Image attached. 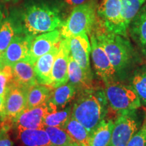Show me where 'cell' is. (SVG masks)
<instances>
[{
    "mask_svg": "<svg viewBox=\"0 0 146 146\" xmlns=\"http://www.w3.org/2000/svg\"><path fill=\"white\" fill-rule=\"evenodd\" d=\"M34 65L35 63L27 58L12 66L14 83L25 89L37 85Z\"/></svg>",
    "mask_w": 146,
    "mask_h": 146,
    "instance_id": "9a60e30c",
    "label": "cell"
},
{
    "mask_svg": "<svg viewBox=\"0 0 146 146\" xmlns=\"http://www.w3.org/2000/svg\"><path fill=\"white\" fill-rule=\"evenodd\" d=\"M139 122L135 110L119 113L114 122L110 146H127L132 137L139 130Z\"/></svg>",
    "mask_w": 146,
    "mask_h": 146,
    "instance_id": "52a82bcc",
    "label": "cell"
},
{
    "mask_svg": "<svg viewBox=\"0 0 146 146\" xmlns=\"http://www.w3.org/2000/svg\"><path fill=\"white\" fill-rule=\"evenodd\" d=\"M5 1H9V2H16V1H18V0H4Z\"/></svg>",
    "mask_w": 146,
    "mask_h": 146,
    "instance_id": "e575fe53",
    "label": "cell"
},
{
    "mask_svg": "<svg viewBox=\"0 0 146 146\" xmlns=\"http://www.w3.org/2000/svg\"><path fill=\"white\" fill-rule=\"evenodd\" d=\"M5 99L0 96V121L5 120Z\"/></svg>",
    "mask_w": 146,
    "mask_h": 146,
    "instance_id": "1f68e13d",
    "label": "cell"
},
{
    "mask_svg": "<svg viewBox=\"0 0 146 146\" xmlns=\"http://www.w3.org/2000/svg\"><path fill=\"white\" fill-rule=\"evenodd\" d=\"M16 135L24 146H52L44 129L16 130Z\"/></svg>",
    "mask_w": 146,
    "mask_h": 146,
    "instance_id": "e0dca14e",
    "label": "cell"
},
{
    "mask_svg": "<svg viewBox=\"0 0 146 146\" xmlns=\"http://www.w3.org/2000/svg\"><path fill=\"white\" fill-rule=\"evenodd\" d=\"M52 146H79L66 131L59 127H44Z\"/></svg>",
    "mask_w": 146,
    "mask_h": 146,
    "instance_id": "d4e9b609",
    "label": "cell"
},
{
    "mask_svg": "<svg viewBox=\"0 0 146 146\" xmlns=\"http://www.w3.org/2000/svg\"><path fill=\"white\" fill-rule=\"evenodd\" d=\"M10 19L16 35L31 36L58 29L64 23L60 10L45 3L29 5Z\"/></svg>",
    "mask_w": 146,
    "mask_h": 146,
    "instance_id": "6da1fadb",
    "label": "cell"
},
{
    "mask_svg": "<svg viewBox=\"0 0 146 146\" xmlns=\"http://www.w3.org/2000/svg\"><path fill=\"white\" fill-rule=\"evenodd\" d=\"M108 106L104 90L92 87L81 91L72 106L71 116L91 134L105 118Z\"/></svg>",
    "mask_w": 146,
    "mask_h": 146,
    "instance_id": "7a4b0ae2",
    "label": "cell"
},
{
    "mask_svg": "<svg viewBox=\"0 0 146 146\" xmlns=\"http://www.w3.org/2000/svg\"><path fill=\"white\" fill-rule=\"evenodd\" d=\"M70 45L68 39L60 41L59 51L54 60L52 70L53 89L64 85L68 82V60Z\"/></svg>",
    "mask_w": 146,
    "mask_h": 146,
    "instance_id": "7c38bea8",
    "label": "cell"
},
{
    "mask_svg": "<svg viewBox=\"0 0 146 146\" xmlns=\"http://www.w3.org/2000/svg\"><path fill=\"white\" fill-rule=\"evenodd\" d=\"M129 32L139 45L146 49V4H144L129 25Z\"/></svg>",
    "mask_w": 146,
    "mask_h": 146,
    "instance_id": "ac0fdd59",
    "label": "cell"
},
{
    "mask_svg": "<svg viewBox=\"0 0 146 146\" xmlns=\"http://www.w3.org/2000/svg\"><path fill=\"white\" fill-rule=\"evenodd\" d=\"M76 89L70 83L56 87L53 89L48 102L56 107L57 110L64 109L75 96Z\"/></svg>",
    "mask_w": 146,
    "mask_h": 146,
    "instance_id": "44dd1931",
    "label": "cell"
},
{
    "mask_svg": "<svg viewBox=\"0 0 146 146\" xmlns=\"http://www.w3.org/2000/svg\"><path fill=\"white\" fill-rule=\"evenodd\" d=\"M53 89L52 87L40 84L27 89V108L39 106L48 102Z\"/></svg>",
    "mask_w": 146,
    "mask_h": 146,
    "instance_id": "7402d4cb",
    "label": "cell"
},
{
    "mask_svg": "<svg viewBox=\"0 0 146 146\" xmlns=\"http://www.w3.org/2000/svg\"><path fill=\"white\" fill-rule=\"evenodd\" d=\"M132 86L139 98L141 104L146 106V68H142L133 78Z\"/></svg>",
    "mask_w": 146,
    "mask_h": 146,
    "instance_id": "83f0119b",
    "label": "cell"
},
{
    "mask_svg": "<svg viewBox=\"0 0 146 146\" xmlns=\"http://www.w3.org/2000/svg\"><path fill=\"white\" fill-rule=\"evenodd\" d=\"M35 36L16 35L0 56V69L5 66H13L18 62L29 57V50Z\"/></svg>",
    "mask_w": 146,
    "mask_h": 146,
    "instance_id": "8fae6325",
    "label": "cell"
},
{
    "mask_svg": "<svg viewBox=\"0 0 146 146\" xmlns=\"http://www.w3.org/2000/svg\"><path fill=\"white\" fill-rule=\"evenodd\" d=\"M91 33L104 49L116 72L125 70L130 65L134 51L127 37L108 31L98 18Z\"/></svg>",
    "mask_w": 146,
    "mask_h": 146,
    "instance_id": "3957f363",
    "label": "cell"
},
{
    "mask_svg": "<svg viewBox=\"0 0 146 146\" xmlns=\"http://www.w3.org/2000/svg\"><path fill=\"white\" fill-rule=\"evenodd\" d=\"M90 0H64V1L67 4L71 6H77V5L83 4Z\"/></svg>",
    "mask_w": 146,
    "mask_h": 146,
    "instance_id": "d6a6232c",
    "label": "cell"
},
{
    "mask_svg": "<svg viewBox=\"0 0 146 146\" xmlns=\"http://www.w3.org/2000/svg\"><path fill=\"white\" fill-rule=\"evenodd\" d=\"M68 81L80 91L92 88V81H89L77 62L70 56L68 60Z\"/></svg>",
    "mask_w": 146,
    "mask_h": 146,
    "instance_id": "ffe728a7",
    "label": "cell"
},
{
    "mask_svg": "<svg viewBox=\"0 0 146 146\" xmlns=\"http://www.w3.org/2000/svg\"><path fill=\"white\" fill-rule=\"evenodd\" d=\"M62 129L66 131L79 146H89L90 133L86 128L72 116Z\"/></svg>",
    "mask_w": 146,
    "mask_h": 146,
    "instance_id": "603a6c76",
    "label": "cell"
},
{
    "mask_svg": "<svg viewBox=\"0 0 146 146\" xmlns=\"http://www.w3.org/2000/svg\"><path fill=\"white\" fill-rule=\"evenodd\" d=\"M57 110L56 107L49 102L39 106L26 108L14 120L12 127L16 130L43 129L45 116Z\"/></svg>",
    "mask_w": 146,
    "mask_h": 146,
    "instance_id": "ba28073f",
    "label": "cell"
},
{
    "mask_svg": "<svg viewBox=\"0 0 146 146\" xmlns=\"http://www.w3.org/2000/svg\"><path fill=\"white\" fill-rule=\"evenodd\" d=\"M70 45V54L79 66L89 81H92L89 56L91 54V43L87 33L68 38Z\"/></svg>",
    "mask_w": 146,
    "mask_h": 146,
    "instance_id": "30bf717a",
    "label": "cell"
},
{
    "mask_svg": "<svg viewBox=\"0 0 146 146\" xmlns=\"http://www.w3.org/2000/svg\"><path fill=\"white\" fill-rule=\"evenodd\" d=\"M3 15L2 12L0 10V26H1V23H2V21H3Z\"/></svg>",
    "mask_w": 146,
    "mask_h": 146,
    "instance_id": "836d02e7",
    "label": "cell"
},
{
    "mask_svg": "<svg viewBox=\"0 0 146 146\" xmlns=\"http://www.w3.org/2000/svg\"><path fill=\"white\" fill-rule=\"evenodd\" d=\"M14 84L12 68L10 66H5L0 69V96L5 99L7 92Z\"/></svg>",
    "mask_w": 146,
    "mask_h": 146,
    "instance_id": "f1b7e54d",
    "label": "cell"
},
{
    "mask_svg": "<svg viewBox=\"0 0 146 146\" xmlns=\"http://www.w3.org/2000/svg\"><path fill=\"white\" fill-rule=\"evenodd\" d=\"M98 0H90L74 7L72 12L60 27L62 39L87 33L89 35L98 21Z\"/></svg>",
    "mask_w": 146,
    "mask_h": 146,
    "instance_id": "277c9868",
    "label": "cell"
},
{
    "mask_svg": "<svg viewBox=\"0 0 146 146\" xmlns=\"http://www.w3.org/2000/svg\"><path fill=\"white\" fill-rule=\"evenodd\" d=\"M127 146H146V119L135 134L132 137Z\"/></svg>",
    "mask_w": 146,
    "mask_h": 146,
    "instance_id": "f546056e",
    "label": "cell"
},
{
    "mask_svg": "<svg viewBox=\"0 0 146 146\" xmlns=\"http://www.w3.org/2000/svg\"><path fill=\"white\" fill-rule=\"evenodd\" d=\"M1 53H0V56H1Z\"/></svg>",
    "mask_w": 146,
    "mask_h": 146,
    "instance_id": "d590c367",
    "label": "cell"
},
{
    "mask_svg": "<svg viewBox=\"0 0 146 146\" xmlns=\"http://www.w3.org/2000/svg\"><path fill=\"white\" fill-rule=\"evenodd\" d=\"M62 39L59 29L35 36L29 50V58L35 63L38 58L50 52Z\"/></svg>",
    "mask_w": 146,
    "mask_h": 146,
    "instance_id": "5bb4252c",
    "label": "cell"
},
{
    "mask_svg": "<svg viewBox=\"0 0 146 146\" xmlns=\"http://www.w3.org/2000/svg\"><path fill=\"white\" fill-rule=\"evenodd\" d=\"M91 43V59L96 73L104 83L114 81L116 71L111 63L108 56L97 40L93 33L89 34Z\"/></svg>",
    "mask_w": 146,
    "mask_h": 146,
    "instance_id": "9c48e42d",
    "label": "cell"
},
{
    "mask_svg": "<svg viewBox=\"0 0 146 146\" xmlns=\"http://www.w3.org/2000/svg\"><path fill=\"white\" fill-rule=\"evenodd\" d=\"M114 122L104 119L89 137V146H110Z\"/></svg>",
    "mask_w": 146,
    "mask_h": 146,
    "instance_id": "d6986e66",
    "label": "cell"
},
{
    "mask_svg": "<svg viewBox=\"0 0 146 146\" xmlns=\"http://www.w3.org/2000/svg\"><path fill=\"white\" fill-rule=\"evenodd\" d=\"M16 31L10 18L3 20L0 26V53L2 54L16 35Z\"/></svg>",
    "mask_w": 146,
    "mask_h": 146,
    "instance_id": "4316f807",
    "label": "cell"
},
{
    "mask_svg": "<svg viewBox=\"0 0 146 146\" xmlns=\"http://www.w3.org/2000/svg\"><path fill=\"white\" fill-rule=\"evenodd\" d=\"M72 106H68L62 110L50 113L44 119V127H56L63 129L71 116Z\"/></svg>",
    "mask_w": 146,
    "mask_h": 146,
    "instance_id": "484cf974",
    "label": "cell"
},
{
    "mask_svg": "<svg viewBox=\"0 0 146 146\" xmlns=\"http://www.w3.org/2000/svg\"><path fill=\"white\" fill-rule=\"evenodd\" d=\"M12 125L8 122H1L0 125V146H13L14 141L10 135Z\"/></svg>",
    "mask_w": 146,
    "mask_h": 146,
    "instance_id": "4dcf8cb0",
    "label": "cell"
},
{
    "mask_svg": "<svg viewBox=\"0 0 146 146\" xmlns=\"http://www.w3.org/2000/svg\"><path fill=\"white\" fill-rule=\"evenodd\" d=\"M145 119H146V113H145Z\"/></svg>",
    "mask_w": 146,
    "mask_h": 146,
    "instance_id": "8d00e7d4",
    "label": "cell"
},
{
    "mask_svg": "<svg viewBox=\"0 0 146 146\" xmlns=\"http://www.w3.org/2000/svg\"><path fill=\"white\" fill-rule=\"evenodd\" d=\"M104 92L109 107L118 113L136 110L141 107L136 91L133 86L114 81L105 83Z\"/></svg>",
    "mask_w": 146,
    "mask_h": 146,
    "instance_id": "5b68a950",
    "label": "cell"
},
{
    "mask_svg": "<svg viewBox=\"0 0 146 146\" xmlns=\"http://www.w3.org/2000/svg\"><path fill=\"white\" fill-rule=\"evenodd\" d=\"M27 91L22 87L13 84L5 96V116L3 122L12 125L14 120L27 108Z\"/></svg>",
    "mask_w": 146,
    "mask_h": 146,
    "instance_id": "4fadbf2b",
    "label": "cell"
},
{
    "mask_svg": "<svg viewBox=\"0 0 146 146\" xmlns=\"http://www.w3.org/2000/svg\"><path fill=\"white\" fill-rule=\"evenodd\" d=\"M121 0H102L98 4V21L109 31L127 36L122 20Z\"/></svg>",
    "mask_w": 146,
    "mask_h": 146,
    "instance_id": "8992f818",
    "label": "cell"
},
{
    "mask_svg": "<svg viewBox=\"0 0 146 146\" xmlns=\"http://www.w3.org/2000/svg\"><path fill=\"white\" fill-rule=\"evenodd\" d=\"M121 2L123 24L124 28L128 31L131 23L145 4L146 0H121Z\"/></svg>",
    "mask_w": 146,
    "mask_h": 146,
    "instance_id": "cb8c5ba5",
    "label": "cell"
},
{
    "mask_svg": "<svg viewBox=\"0 0 146 146\" xmlns=\"http://www.w3.org/2000/svg\"><path fill=\"white\" fill-rule=\"evenodd\" d=\"M60 43L56 45L50 52L38 58L35 63L34 69L38 84L52 87V67L59 51Z\"/></svg>",
    "mask_w": 146,
    "mask_h": 146,
    "instance_id": "2e32d148",
    "label": "cell"
}]
</instances>
